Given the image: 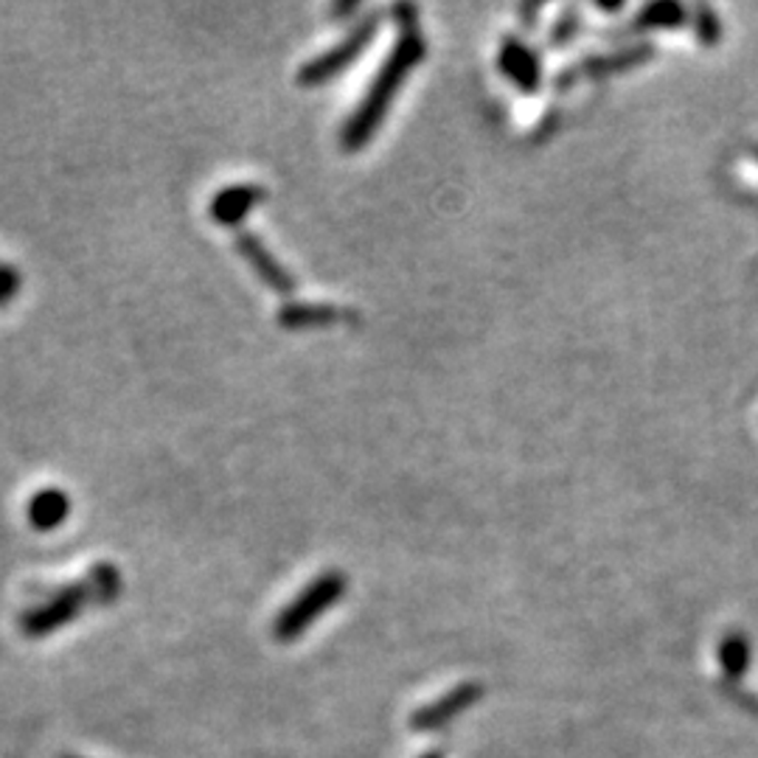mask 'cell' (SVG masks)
Listing matches in <instances>:
<instances>
[{"instance_id":"ba28073f","label":"cell","mask_w":758,"mask_h":758,"mask_svg":"<svg viewBox=\"0 0 758 758\" xmlns=\"http://www.w3.org/2000/svg\"><path fill=\"white\" fill-rule=\"evenodd\" d=\"M501 68L503 74L517 82L525 94L537 90L540 85V59L537 54L525 48L519 40H506L501 48Z\"/></svg>"},{"instance_id":"52a82bcc","label":"cell","mask_w":758,"mask_h":758,"mask_svg":"<svg viewBox=\"0 0 758 758\" xmlns=\"http://www.w3.org/2000/svg\"><path fill=\"white\" fill-rule=\"evenodd\" d=\"M264 194L268 192H264L262 186H253V183H236V186L222 188V192H216L214 200H211L208 208L211 220L220 222V225L236 227L240 222L247 220V214H251L259 203H262Z\"/></svg>"},{"instance_id":"5bb4252c","label":"cell","mask_w":758,"mask_h":758,"mask_svg":"<svg viewBox=\"0 0 758 758\" xmlns=\"http://www.w3.org/2000/svg\"><path fill=\"white\" fill-rule=\"evenodd\" d=\"M20 286V275L14 273L12 268H7V264H0V303H7L9 298L18 292Z\"/></svg>"},{"instance_id":"30bf717a","label":"cell","mask_w":758,"mask_h":758,"mask_svg":"<svg viewBox=\"0 0 758 758\" xmlns=\"http://www.w3.org/2000/svg\"><path fill=\"white\" fill-rule=\"evenodd\" d=\"M349 312L329 307V303H286L279 310V323L286 329H318L332 327Z\"/></svg>"},{"instance_id":"7c38bea8","label":"cell","mask_w":758,"mask_h":758,"mask_svg":"<svg viewBox=\"0 0 758 758\" xmlns=\"http://www.w3.org/2000/svg\"><path fill=\"white\" fill-rule=\"evenodd\" d=\"M722 665L730 677H739L741 671L747 669V660H750V649H747V641L741 635H730L728 641L722 643Z\"/></svg>"},{"instance_id":"9c48e42d","label":"cell","mask_w":758,"mask_h":758,"mask_svg":"<svg viewBox=\"0 0 758 758\" xmlns=\"http://www.w3.org/2000/svg\"><path fill=\"white\" fill-rule=\"evenodd\" d=\"M70 514V501L62 489L57 486H48L40 489L29 501V523L37 531H54L68 519Z\"/></svg>"},{"instance_id":"6da1fadb","label":"cell","mask_w":758,"mask_h":758,"mask_svg":"<svg viewBox=\"0 0 758 758\" xmlns=\"http://www.w3.org/2000/svg\"><path fill=\"white\" fill-rule=\"evenodd\" d=\"M427 54V40L421 31L408 29L399 35V40L393 42L391 54L386 57V62L379 65L377 76L368 85L366 96L357 105V110L351 113L349 122L343 124V133H340V144L343 149L357 152L373 138L382 122H386L388 110H391L393 99H397L399 88L405 85V79L410 76V70L425 59Z\"/></svg>"},{"instance_id":"2e32d148","label":"cell","mask_w":758,"mask_h":758,"mask_svg":"<svg viewBox=\"0 0 758 758\" xmlns=\"http://www.w3.org/2000/svg\"><path fill=\"white\" fill-rule=\"evenodd\" d=\"M357 9H360V3H357V0H349V3H343V7H334L332 14L334 18H343V14H354Z\"/></svg>"},{"instance_id":"8fae6325","label":"cell","mask_w":758,"mask_h":758,"mask_svg":"<svg viewBox=\"0 0 758 758\" xmlns=\"http://www.w3.org/2000/svg\"><path fill=\"white\" fill-rule=\"evenodd\" d=\"M90 590L96 595V604H113L122 595V573L110 562H99L88 576Z\"/></svg>"},{"instance_id":"3957f363","label":"cell","mask_w":758,"mask_h":758,"mask_svg":"<svg viewBox=\"0 0 758 758\" xmlns=\"http://www.w3.org/2000/svg\"><path fill=\"white\" fill-rule=\"evenodd\" d=\"M377 29H379V12H371L362 20H357V23L349 29V35H346L338 46L318 54L315 59H310V62L298 70V85H303V88H315V85H323V82H329V79H334V76L343 74V70L349 68L354 59L362 57V51L368 48L371 37L377 35Z\"/></svg>"},{"instance_id":"9a60e30c","label":"cell","mask_w":758,"mask_h":758,"mask_svg":"<svg viewBox=\"0 0 758 758\" xmlns=\"http://www.w3.org/2000/svg\"><path fill=\"white\" fill-rule=\"evenodd\" d=\"M393 18L405 26V31L414 29V23L408 18H416V7H393Z\"/></svg>"},{"instance_id":"277c9868","label":"cell","mask_w":758,"mask_h":758,"mask_svg":"<svg viewBox=\"0 0 758 758\" xmlns=\"http://www.w3.org/2000/svg\"><path fill=\"white\" fill-rule=\"evenodd\" d=\"M88 604H96V595L90 590L88 579H82V582H74L68 587L57 590L42 604L31 606L29 613L20 619V630H23L26 638H48L57 630H62V626H68L70 621L79 619Z\"/></svg>"},{"instance_id":"7a4b0ae2","label":"cell","mask_w":758,"mask_h":758,"mask_svg":"<svg viewBox=\"0 0 758 758\" xmlns=\"http://www.w3.org/2000/svg\"><path fill=\"white\" fill-rule=\"evenodd\" d=\"M349 587V579L340 571H327L318 579H312L290 604L279 613V619L273 621V638L281 643L298 641L303 632L310 630L323 613H329L334 604L346 595Z\"/></svg>"},{"instance_id":"8992f818","label":"cell","mask_w":758,"mask_h":758,"mask_svg":"<svg viewBox=\"0 0 758 758\" xmlns=\"http://www.w3.org/2000/svg\"><path fill=\"white\" fill-rule=\"evenodd\" d=\"M234 245H236V251H240V256L247 259V264L256 270V275L270 286V290L279 292V295H292V292H295V286H298L295 275H292L290 270H286L284 264H281L279 259L270 253V247L264 245L256 234L242 231V234H236Z\"/></svg>"},{"instance_id":"e0dca14e","label":"cell","mask_w":758,"mask_h":758,"mask_svg":"<svg viewBox=\"0 0 758 758\" xmlns=\"http://www.w3.org/2000/svg\"><path fill=\"white\" fill-rule=\"evenodd\" d=\"M741 706H745L747 711H752L758 717V700H747V697H741Z\"/></svg>"},{"instance_id":"4fadbf2b","label":"cell","mask_w":758,"mask_h":758,"mask_svg":"<svg viewBox=\"0 0 758 758\" xmlns=\"http://www.w3.org/2000/svg\"><path fill=\"white\" fill-rule=\"evenodd\" d=\"M682 9L677 3H654L641 14V26H680Z\"/></svg>"},{"instance_id":"ac0fdd59","label":"cell","mask_w":758,"mask_h":758,"mask_svg":"<svg viewBox=\"0 0 758 758\" xmlns=\"http://www.w3.org/2000/svg\"><path fill=\"white\" fill-rule=\"evenodd\" d=\"M419 758H441V752H425V756H419Z\"/></svg>"},{"instance_id":"d6986e66","label":"cell","mask_w":758,"mask_h":758,"mask_svg":"<svg viewBox=\"0 0 758 758\" xmlns=\"http://www.w3.org/2000/svg\"><path fill=\"white\" fill-rule=\"evenodd\" d=\"M65 758H76V756H65Z\"/></svg>"},{"instance_id":"5b68a950","label":"cell","mask_w":758,"mask_h":758,"mask_svg":"<svg viewBox=\"0 0 758 758\" xmlns=\"http://www.w3.org/2000/svg\"><path fill=\"white\" fill-rule=\"evenodd\" d=\"M480 697H484V686H478V682H464V686L453 689L449 694L438 697V700L430 702V706L419 708V711L410 717V728L419 730V733H427V730H441L444 725L453 722L458 713L469 711V708H473Z\"/></svg>"}]
</instances>
